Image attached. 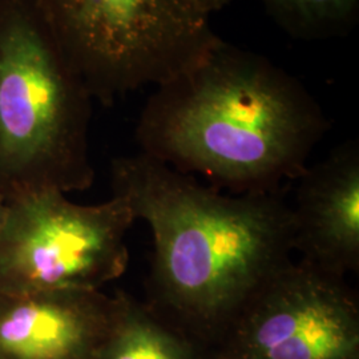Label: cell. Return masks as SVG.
<instances>
[{
	"instance_id": "6da1fadb",
	"label": "cell",
	"mask_w": 359,
	"mask_h": 359,
	"mask_svg": "<svg viewBox=\"0 0 359 359\" xmlns=\"http://www.w3.org/2000/svg\"><path fill=\"white\" fill-rule=\"evenodd\" d=\"M111 185L154 234L145 304L210 357L261 287L293 262L287 188L221 192L142 152L111 163Z\"/></svg>"
},
{
	"instance_id": "7a4b0ae2",
	"label": "cell",
	"mask_w": 359,
	"mask_h": 359,
	"mask_svg": "<svg viewBox=\"0 0 359 359\" xmlns=\"http://www.w3.org/2000/svg\"><path fill=\"white\" fill-rule=\"evenodd\" d=\"M330 128L306 87L266 57L219 39L156 86L136 127L140 152L231 194L287 188Z\"/></svg>"
},
{
	"instance_id": "3957f363",
	"label": "cell",
	"mask_w": 359,
	"mask_h": 359,
	"mask_svg": "<svg viewBox=\"0 0 359 359\" xmlns=\"http://www.w3.org/2000/svg\"><path fill=\"white\" fill-rule=\"evenodd\" d=\"M92 96L31 0H0V189H88Z\"/></svg>"
},
{
	"instance_id": "277c9868",
	"label": "cell",
	"mask_w": 359,
	"mask_h": 359,
	"mask_svg": "<svg viewBox=\"0 0 359 359\" xmlns=\"http://www.w3.org/2000/svg\"><path fill=\"white\" fill-rule=\"evenodd\" d=\"M86 83L109 107L196 63L219 38L189 0H31Z\"/></svg>"
},
{
	"instance_id": "5b68a950",
	"label": "cell",
	"mask_w": 359,
	"mask_h": 359,
	"mask_svg": "<svg viewBox=\"0 0 359 359\" xmlns=\"http://www.w3.org/2000/svg\"><path fill=\"white\" fill-rule=\"evenodd\" d=\"M135 221L117 194L96 205L57 191L13 197L0 226V294L99 292L128 268Z\"/></svg>"
},
{
	"instance_id": "8992f818",
	"label": "cell",
	"mask_w": 359,
	"mask_h": 359,
	"mask_svg": "<svg viewBox=\"0 0 359 359\" xmlns=\"http://www.w3.org/2000/svg\"><path fill=\"white\" fill-rule=\"evenodd\" d=\"M210 359H359L358 297L345 278L293 261L252 298Z\"/></svg>"
},
{
	"instance_id": "52a82bcc",
	"label": "cell",
	"mask_w": 359,
	"mask_h": 359,
	"mask_svg": "<svg viewBox=\"0 0 359 359\" xmlns=\"http://www.w3.org/2000/svg\"><path fill=\"white\" fill-rule=\"evenodd\" d=\"M123 292L0 294V359H96Z\"/></svg>"
},
{
	"instance_id": "ba28073f",
	"label": "cell",
	"mask_w": 359,
	"mask_h": 359,
	"mask_svg": "<svg viewBox=\"0 0 359 359\" xmlns=\"http://www.w3.org/2000/svg\"><path fill=\"white\" fill-rule=\"evenodd\" d=\"M294 252L316 269L346 278L359 269V145L341 144L297 180Z\"/></svg>"
},
{
	"instance_id": "9c48e42d",
	"label": "cell",
	"mask_w": 359,
	"mask_h": 359,
	"mask_svg": "<svg viewBox=\"0 0 359 359\" xmlns=\"http://www.w3.org/2000/svg\"><path fill=\"white\" fill-rule=\"evenodd\" d=\"M96 359H210L200 342L123 292V304Z\"/></svg>"
},
{
	"instance_id": "30bf717a",
	"label": "cell",
	"mask_w": 359,
	"mask_h": 359,
	"mask_svg": "<svg viewBox=\"0 0 359 359\" xmlns=\"http://www.w3.org/2000/svg\"><path fill=\"white\" fill-rule=\"evenodd\" d=\"M278 26L297 39L342 36L359 13V0H261Z\"/></svg>"
},
{
	"instance_id": "8fae6325",
	"label": "cell",
	"mask_w": 359,
	"mask_h": 359,
	"mask_svg": "<svg viewBox=\"0 0 359 359\" xmlns=\"http://www.w3.org/2000/svg\"><path fill=\"white\" fill-rule=\"evenodd\" d=\"M196 8L210 16V13L222 10L231 0H189Z\"/></svg>"
},
{
	"instance_id": "7c38bea8",
	"label": "cell",
	"mask_w": 359,
	"mask_h": 359,
	"mask_svg": "<svg viewBox=\"0 0 359 359\" xmlns=\"http://www.w3.org/2000/svg\"><path fill=\"white\" fill-rule=\"evenodd\" d=\"M7 205H8V201L6 198V196L1 192L0 189V226L3 224V219L6 217V212H7Z\"/></svg>"
}]
</instances>
